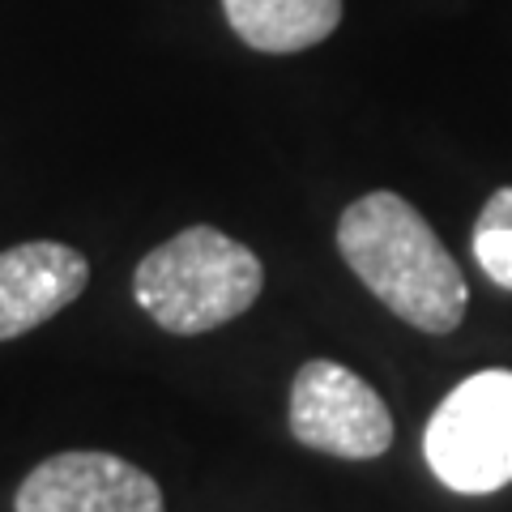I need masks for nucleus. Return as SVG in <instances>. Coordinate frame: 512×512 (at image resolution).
Segmentation results:
<instances>
[{"label": "nucleus", "instance_id": "1", "mask_svg": "<svg viewBox=\"0 0 512 512\" xmlns=\"http://www.w3.org/2000/svg\"><path fill=\"white\" fill-rule=\"evenodd\" d=\"M338 252L393 316L419 333H453L470 308V286L431 222L397 192H367L338 218Z\"/></svg>", "mask_w": 512, "mask_h": 512}, {"label": "nucleus", "instance_id": "4", "mask_svg": "<svg viewBox=\"0 0 512 512\" xmlns=\"http://www.w3.org/2000/svg\"><path fill=\"white\" fill-rule=\"evenodd\" d=\"M291 436L342 461H376L393 444V414L350 367L308 359L291 380Z\"/></svg>", "mask_w": 512, "mask_h": 512}, {"label": "nucleus", "instance_id": "3", "mask_svg": "<svg viewBox=\"0 0 512 512\" xmlns=\"http://www.w3.org/2000/svg\"><path fill=\"white\" fill-rule=\"evenodd\" d=\"M431 474L457 495H491L512 483V372L487 367L457 384L423 431Z\"/></svg>", "mask_w": 512, "mask_h": 512}, {"label": "nucleus", "instance_id": "2", "mask_svg": "<svg viewBox=\"0 0 512 512\" xmlns=\"http://www.w3.org/2000/svg\"><path fill=\"white\" fill-rule=\"evenodd\" d=\"M265 286L261 256L218 227H188L150 248L133 274V299L158 329L197 338L244 316Z\"/></svg>", "mask_w": 512, "mask_h": 512}, {"label": "nucleus", "instance_id": "5", "mask_svg": "<svg viewBox=\"0 0 512 512\" xmlns=\"http://www.w3.org/2000/svg\"><path fill=\"white\" fill-rule=\"evenodd\" d=\"M13 512H167L154 478L99 448H73L39 461L22 478Z\"/></svg>", "mask_w": 512, "mask_h": 512}, {"label": "nucleus", "instance_id": "6", "mask_svg": "<svg viewBox=\"0 0 512 512\" xmlns=\"http://www.w3.org/2000/svg\"><path fill=\"white\" fill-rule=\"evenodd\" d=\"M90 261L56 239H26L0 252V342L39 329L86 291Z\"/></svg>", "mask_w": 512, "mask_h": 512}, {"label": "nucleus", "instance_id": "8", "mask_svg": "<svg viewBox=\"0 0 512 512\" xmlns=\"http://www.w3.org/2000/svg\"><path fill=\"white\" fill-rule=\"evenodd\" d=\"M474 256L483 265V274L512 291V188H495L483 214L474 222Z\"/></svg>", "mask_w": 512, "mask_h": 512}, {"label": "nucleus", "instance_id": "7", "mask_svg": "<svg viewBox=\"0 0 512 512\" xmlns=\"http://www.w3.org/2000/svg\"><path fill=\"white\" fill-rule=\"evenodd\" d=\"M227 26L265 56H291L325 43L342 22V0H222Z\"/></svg>", "mask_w": 512, "mask_h": 512}]
</instances>
